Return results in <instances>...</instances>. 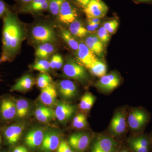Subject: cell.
Returning a JSON list of instances; mask_svg holds the SVG:
<instances>
[{"instance_id":"21","label":"cell","mask_w":152,"mask_h":152,"mask_svg":"<svg viewBox=\"0 0 152 152\" xmlns=\"http://www.w3.org/2000/svg\"><path fill=\"white\" fill-rule=\"evenodd\" d=\"M35 115L39 121L44 123L49 122L56 118L55 111L45 105L37 107L35 111Z\"/></svg>"},{"instance_id":"8","label":"cell","mask_w":152,"mask_h":152,"mask_svg":"<svg viewBox=\"0 0 152 152\" xmlns=\"http://www.w3.org/2000/svg\"><path fill=\"white\" fill-rule=\"evenodd\" d=\"M75 111V107L66 101H61L55 110V116L60 122H67Z\"/></svg>"},{"instance_id":"46","label":"cell","mask_w":152,"mask_h":152,"mask_svg":"<svg viewBox=\"0 0 152 152\" xmlns=\"http://www.w3.org/2000/svg\"><path fill=\"white\" fill-rule=\"evenodd\" d=\"M119 152H130L129 151H128V150H127L126 149H123L122 150H121V151Z\"/></svg>"},{"instance_id":"24","label":"cell","mask_w":152,"mask_h":152,"mask_svg":"<svg viewBox=\"0 0 152 152\" xmlns=\"http://www.w3.org/2000/svg\"><path fill=\"white\" fill-rule=\"evenodd\" d=\"M69 31L74 36L83 38L89 34L87 29L78 20H75L69 25Z\"/></svg>"},{"instance_id":"22","label":"cell","mask_w":152,"mask_h":152,"mask_svg":"<svg viewBox=\"0 0 152 152\" xmlns=\"http://www.w3.org/2000/svg\"><path fill=\"white\" fill-rule=\"evenodd\" d=\"M85 44L95 55L101 56L103 54L104 45L96 35L93 34L87 37Z\"/></svg>"},{"instance_id":"15","label":"cell","mask_w":152,"mask_h":152,"mask_svg":"<svg viewBox=\"0 0 152 152\" xmlns=\"http://www.w3.org/2000/svg\"><path fill=\"white\" fill-rule=\"evenodd\" d=\"M25 129V125L22 124L12 125L6 129L4 136L7 142L10 145L17 143L22 135Z\"/></svg>"},{"instance_id":"48","label":"cell","mask_w":152,"mask_h":152,"mask_svg":"<svg viewBox=\"0 0 152 152\" xmlns=\"http://www.w3.org/2000/svg\"><path fill=\"white\" fill-rule=\"evenodd\" d=\"M2 60L0 59V64H1V63H2Z\"/></svg>"},{"instance_id":"5","label":"cell","mask_w":152,"mask_h":152,"mask_svg":"<svg viewBox=\"0 0 152 152\" xmlns=\"http://www.w3.org/2000/svg\"><path fill=\"white\" fill-rule=\"evenodd\" d=\"M117 148L116 142L111 137L100 136L94 142L91 152H115Z\"/></svg>"},{"instance_id":"32","label":"cell","mask_w":152,"mask_h":152,"mask_svg":"<svg viewBox=\"0 0 152 152\" xmlns=\"http://www.w3.org/2000/svg\"><path fill=\"white\" fill-rule=\"evenodd\" d=\"M66 0H49V9L54 15H58L62 3Z\"/></svg>"},{"instance_id":"42","label":"cell","mask_w":152,"mask_h":152,"mask_svg":"<svg viewBox=\"0 0 152 152\" xmlns=\"http://www.w3.org/2000/svg\"><path fill=\"white\" fill-rule=\"evenodd\" d=\"M88 24L87 26V30L89 33H96V28L94 27L93 25L90 24L88 23Z\"/></svg>"},{"instance_id":"33","label":"cell","mask_w":152,"mask_h":152,"mask_svg":"<svg viewBox=\"0 0 152 152\" xmlns=\"http://www.w3.org/2000/svg\"><path fill=\"white\" fill-rule=\"evenodd\" d=\"M97 36L102 43L104 45L110 41V34L103 26L101 27L97 31Z\"/></svg>"},{"instance_id":"11","label":"cell","mask_w":152,"mask_h":152,"mask_svg":"<svg viewBox=\"0 0 152 152\" xmlns=\"http://www.w3.org/2000/svg\"><path fill=\"white\" fill-rule=\"evenodd\" d=\"M148 119V115L144 111L136 109L130 113L128 118V122L131 129L138 131L143 126Z\"/></svg>"},{"instance_id":"36","label":"cell","mask_w":152,"mask_h":152,"mask_svg":"<svg viewBox=\"0 0 152 152\" xmlns=\"http://www.w3.org/2000/svg\"><path fill=\"white\" fill-rule=\"evenodd\" d=\"M57 152H74L68 142L65 140L61 142L57 149Z\"/></svg>"},{"instance_id":"43","label":"cell","mask_w":152,"mask_h":152,"mask_svg":"<svg viewBox=\"0 0 152 152\" xmlns=\"http://www.w3.org/2000/svg\"><path fill=\"white\" fill-rule=\"evenodd\" d=\"M63 59L61 56L60 55L59 58L58 60V63H57L56 67V69H60L62 67L63 65Z\"/></svg>"},{"instance_id":"1","label":"cell","mask_w":152,"mask_h":152,"mask_svg":"<svg viewBox=\"0 0 152 152\" xmlns=\"http://www.w3.org/2000/svg\"><path fill=\"white\" fill-rule=\"evenodd\" d=\"M2 52L0 58L3 62L13 61L19 53L26 37L23 24L15 13L9 10L3 19Z\"/></svg>"},{"instance_id":"30","label":"cell","mask_w":152,"mask_h":152,"mask_svg":"<svg viewBox=\"0 0 152 152\" xmlns=\"http://www.w3.org/2000/svg\"><path fill=\"white\" fill-rule=\"evenodd\" d=\"M88 125L87 117L83 113H79L75 117L72 121V126L77 129H82Z\"/></svg>"},{"instance_id":"3","label":"cell","mask_w":152,"mask_h":152,"mask_svg":"<svg viewBox=\"0 0 152 152\" xmlns=\"http://www.w3.org/2000/svg\"><path fill=\"white\" fill-rule=\"evenodd\" d=\"M33 39L38 43L54 42L56 41V37L53 30L45 25H38L32 30Z\"/></svg>"},{"instance_id":"20","label":"cell","mask_w":152,"mask_h":152,"mask_svg":"<svg viewBox=\"0 0 152 152\" xmlns=\"http://www.w3.org/2000/svg\"><path fill=\"white\" fill-rule=\"evenodd\" d=\"M129 146L134 152H148L150 142L144 136L132 138L129 140Z\"/></svg>"},{"instance_id":"18","label":"cell","mask_w":152,"mask_h":152,"mask_svg":"<svg viewBox=\"0 0 152 152\" xmlns=\"http://www.w3.org/2000/svg\"><path fill=\"white\" fill-rule=\"evenodd\" d=\"M0 114L6 121L14 119L16 116V103L10 99H3L0 104Z\"/></svg>"},{"instance_id":"25","label":"cell","mask_w":152,"mask_h":152,"mask_svg":"<svg viewBox=\"0 0 152 152\" xmlns=\"http://www.w3.org/2000/svg\"><path fill=\"white\" fill-rule=\"evenodd\" d=\"M88 69L93 75L101 78L105 75L107 67L104 63L98 59L93 63Z\"/></svg>"},{"instance_id":"17","label":"cell","mask_w":152,"mask_h":152,"mask_svg":"<svg viewBox=\"0 0 152 152\" xmlns=\"http://www.w3.org/2000/svg\"><path fill=\"white\" fill-rule=\"evenodd\" d=\"M40 100L44 105L53 107L56 103L57 93L56 87L53 84L41 89Z\"/></svg>"},{"instance_id":"29","label":"cell","mask_w":152,"mask_h":152,"mask_svg":"<svg viewBox=\"0 0 152 152\" xmlns=\"http://www.w3.org/2000/svg\"><path fill=\"white\" fill-rule=\"evenodd\" d=\"M52 79L47 73H41L37 80V84L41 89L48 87L52 84Z\"/></svg>"},{"instance_id":"16","label":"cell","mask_w":152,"mask_h":152,"mask_svg":"<svg viewBox=\"0 0 152 152\" xmlns=\"http://www.w3.org/2000/svg\"><path fill=\"white\" fill-rule=\"evenodd\" d=\"M58 92L62 97L66 100L75 97L77 93V88L75 84L70 80L61 81L58 86Z\"/></svg>"},{"instance_id":"2","label":"cell","mask_w":152,"mask_h":152,"mask_svg":"<svg viewBox=\"0 0 152 152\" xmlns=\"http://www.w3.org/2000/svg\"><path fill=\"white\" fill-rule=\"evenodd\" d=\"M63 71L65 75L69 78L80 82L88 80V75L84 67L73 60H70L66 63Z\"/></svg>"},{"instance_id":"14","label":"cell","mask_w":152,"mask_h":152,"mask_svg":"<svg viewBox=\"0 0 152 152\" xmlns=\"http://www.w3.org/2000/svg\"><path fill=\"white\" fill-rule=\"evenodd\" d=\"M126 128V115L122 111L115 114L110 125V131L112 134L119 136L124 132Z\"/></svg>"},{"instance_id":"39","label":"cell","mask_w":152,"mask_h":152,"mask_svg":"<svg viewBox=\"0 0 152 152\" xmlns=\"http://www.w3.org/2000/svg\"><path fill=\"white\" fill-rule=\"evenodd\" d=\"M100 23V19L98 18H91L88 19V23L93 25L95 28H97Z\"/></svg>"},{"instance_id":"45","label":"cell","mask_w":152,"mask_h":152,"mask_svg":"<svg viewBox=\"0 0 152 152\" xmlns=\"http://www.w3.org/2000/svg\"><path fill=\"white\" fill-rule=\"evenodd\" d=\"M16 1L20 3V4H23H23H27L32 1L33 0H16Z\"/></svg>"},{"instance_id":"13","label":"cell","mask_w":152,"mask_h":152,"mask_svg":"<svg viewBox=\"0 0 152 152\" xmlns=\"http://www.w3.org/2000/svg\"><path fill=\"white\" fill-rule=\"evenodd\" d=\"M45 132L41 128H34L29 131L25 138V144L31 149H35L42 145Z\"/></svg>"},{"instance_id":"28","label":"cell","mask_w":152,"mask_h":152,"mask_svg":"<svg viewBox=\"0 0 152 152\" xmlns=\"http://www.w3.org/2000/svg\"><path fill=\"white\" fill-rule=\"evenodd\" d=\"M62 38L64 40L67 44L69 46L72 50H77L79 48V44L75 39L74 36L69 31L63 29L61 32Z\"/></svg>"},{"instance_id":"27","label":"cell","mask_w":152,"mask_h":152,"mask_svg":"<svg viewBox=\"0 0 152 152\" xmlns=\"http://www.w3.org/2000/svg\"><path fill=\"white\" fill-rule=\"evenodd\" d=\"M16 116L23 118L26 116L29 110V104L27 101L24 99H20L16 103Z\"/></svg>"},{"instance_id":"26","label":"cell","mask_w":152,"mask_h":152,"mask_svg":"<svg viewBox=\"0 0 152 152\" xmlns=\"http://www.w3.org/2000/svg\"><path fill=\"white\" fill-rule=\"evenodd\" d=\"M95 100L96 98L94 96L87 92L82 97L79 104V107L82 110L88 111L94 104Z\"/></svg>"},{"instance_id":"10","label":"cell","mask_w":152,"mask_h":152,"mask_svg":"<svg viewBox=\"0 0 152 152\" xmlns=\"http://www.w3.org/2000/svg\"><path fill=\"white\" fill-rule=\"evenodd\" d=\"M77 57L82 66L88 69L91 65L98 60L96 55L92 52L85 43H80L77 50Z\"/></svg>"},{"instance_id":"40","label":"cell","mask_w":152,"mask_h":152,"mask_svg":"<svg viewBox=\"0 0 152 152\" xmlns=\"http://www.w3.org/2000/svg\"><path fill=\"white\" fill-rule=\"evenodd\" d=\"M75 1L78 6L84 9L90 2L91 0H75Z\"/></svg>"},{"instance_id":"9","label":"cell","mask_w":152,"mask_h":152,"mask_svg":"<svg viewBox=\"0 0 152 152\" xmlns=\"http://www.w3.org/2000/svg\"><path fill=\"white\" fill-rule=\"evenodd\" d=\"M58 15L60 21L70 25L77 20L78 13L73 6L66 0L62 4Z\"/></svg>"},{"instance_id":"6","label":"cell","mask_w":152,"mask_h":152,"mask_svg":"<svg viewBox=\"0 0 152 152\" xmlns=\"http://www.w3.org/2000/svg\"><path fill=\"white\" fill-rule=\"evenodd\" d=\"M91 136L86 132L75 133L69 137L68 142L73 149L77 151H84L91 142Z\"/></svg>"},{"instance_id":"7","label":"cell","mask_w":152,"mask_h":152,"mask_svg":"<svg viewBox=\"0 0 152 152\" xmlns=\"http://www.w3.org/2000/svg\"><path fill=\"white\" fill-rule=\"evenodd\" d=\"M121 80L118 75L113 72L101 77L95 86L102 91L108 92L118 86Z\"/></svg>"},{"instance_id":"34","label":"cell","mask_w":152,"mask_h":152,"mask_svg":"<svg viewBox=\"0 0 152 152\" xmlns=\"http://www.w3.org/2000/svg\"><path fill=\"white\" fill-rule=\"evenodd\" d=\"M119 23L117 20H112L104 23L103 27L110 34H114L118 27Z\"/></svg>"},{"instance_id":"44","label":"cell","mask_w":152,"mask_h":152,"mask_svg":"<svg viewBox=\"0 0 152 152\" xmlns=\"http://www.w3.org/2000/svg\"><path fill=\"white\" fill-rule=\"evenodd\" d=\"M136 2L139 3H146V4H152V0H135Z\"/></svg>"},{"instance_id":"19","label":"cell","mask_w":152,"mask_h":152,"mask_svg":"<svg viewBox=\"0 0 152 152\" xmlns=\"http://www.w3.org/2000/svg\"><path fill=\"white\" fill-rule=\"evenodd\" d=\"M36 82L32 76L30 75L23 76L17 80L11 88V91L25 92L32 88Z\"/></svg>"},{"instance_id":"4","label":"cell","mask_w":152,"mask_h":152,"mask_svg":"<svg viewBox=\"0 0 152 152\" xmlns=\"http://www.w3.org/2000/svg\"><path fill=\"white\" fill-rule=\"evenodd\" d=\"M83 11L88 19H101L106 15L108 7L102 0H91Z\"/></svg>"},{"instance_id":"41","label":"cell","mask_w":152,"mask_h":152,"mask_svg":"<svg viewBox=\"0 0 152 152\" xmlns=\"http://www.w3.org/2000/svg\"><path fill=\"white\" fill-rule=\"evenodd\" d=\"M13 152H28V151L26 147L20 146L15 148Z\"/></svg>"},{"instance_id":"38","label":"cell","mask_w":152,"mask_h":152,"mask_svg":"<svg viewBox=\"0 0 152 152\" xmlns=\"http://www.w3.org/2000/svg\"><path fill=\"white\" fill-rule=\"evenodd\" d=\"M60 55L56 54L53 55L50 61V67L52 69H56L57 63L59 58Z\"/></svg>"},{"instance_id":"47","label":"cell","mask_w":152,"mask_h":152,"mask_svg":"<svg viewBox=\"0 0 152 152\" xmlns=\"http://www.w3.org/2000/svg\"><path fill=\"white\" fill-rule=\"evenodd\" d=\"M1 135H0V146H1Z\"/></svg>"},{"instance_id":"37","label":"cell","mask_w":152,"mask_h":152,"mask_svg":"<svg viewBox=\"0 0 152 152\" xmlns=\"http://www.w3.org/2000/svg\"><path fill=\"white\" fill-rule=\"evenodd\" d=\"M10 10L4 0H0V19H3L7 12Z\"/></svg>"},{"instance_id":"12","label":"cell","mask_w":152,"mask_h":152,"mask_svg":"<svg viewBox=\"0 0 152 152\" xmlns=\"http://www.w3.org/2000/svg\"><path fill=\"white\" fill-rule=\"evenodd\" d=\"M61 142L58 133L53 131H49L45 133L41 149L45 152H52L57 149Z\"/></svg>"},{"instance_id":"23","label":"cell","mask_w":152,"mask_h":152,"mask_svg":"<svg viewBox=\"0 0 152 152\" xmlns=\"http://www.w3.org/2000/svg\"><path fill=\"white\" fill-rule=\"evenodd\" d=\"M55 50L54 46L51 43H42L36 49L35 56L40 59H47Z\"/></svg>"},{"instance_id":"35","label":"cell","mask_w":152,"mask_h":152,"mask_svg":"<svg viewBox=\"0 0 152 152\" xmlns=\"http://www.w3.org/2000/svg\"><path fill=\"white\" fill-rule=\"evenodd\" d=\"M48 0H33L32 1L26 5L24 7L21 9V11L26 12H31L36 7Z\"/></svg>"},{"instance_id":"31","label":"cell","mask_w":152,"mask_h":152,"mask_svg":"<svg viewBox=\"0 0 152 152\" xmlns=\"http://www.w3.org/2000/svg\"><path fill=\"white\" fill-rule=\"evenodd\" d=\"M33 69L41 73H47L50 69V62L47 59H40L36 62L32 66Z\"/></svg>"}]
</instances>
